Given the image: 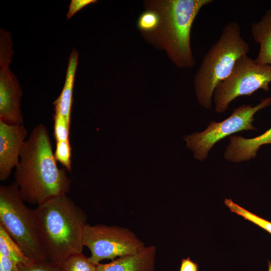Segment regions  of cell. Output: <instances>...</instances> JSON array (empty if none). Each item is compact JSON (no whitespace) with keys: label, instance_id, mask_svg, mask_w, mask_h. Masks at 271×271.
I'll use <instances>...</instances> for the list:
<instances>
[{"label":"cell","instance_id":"15","mask_svg":"<svg viewBox=\"0 0 271 271\" xmlns=\"http://www.w3.org/2000/svg\"><path fill=\"white\" fill-rule=\"evenodd\" d=\"M0 254L19 264H28L33 261L25 254L20 246L0 224Z\"/></svg>","mask_w":271,"mask_h":271},{"label":"cell","instance_id":"2","mask_svg":"<svg viewBox=\"0 0 271 271\" xmlns=\"http://www.w3.org/2000/svg\"><path fill=\"white\" fill-rule=\"evenodd\" d=\"M40 242L48 260L60 267L69 256L82 253L85 212L67 194L34 209Z\"/></svg>","mask_w":271,"mask_h":271},{"label":"cell","instance_id":"13","mask_svg":"<svg viewBox=\"0 0 271 271\" xmlns=\"http://www.w3.org/2000/svg\"><path fill=\"white\" fill-rule=\"evenodd\" d=\"M78 56L77 51L73 49L69 56L63 88L59 96L53 102L55 113L63 116L70 124L73 90Z\"/></svg>","mask_w":271,"mask_h":271},{"label":"cell","instance_id":"24","mask_svg":"<svg viewBox=\"0 0 271 271\" xmlns=\"http://www.w3.org/2000/svg\"><path fill=\"white\" fill-rule=\"evenodd\" d=\"M180 271H198L197 264L189 257L182 260Z\"/></svg>","mask_w":271,"mask_h":271},{"label":"cell","instance_id":"21","mask_svg":"<svg viewBox=\"0 0 271 271\" xmlns=\"http://www.w3.org/2000/svg\"><path fill=\"white\" fill-rule=\"evenodd\" d=\"M19 271H62L61 267L49 262L32 261L28 264H19Z\"/></svg>","mask_w":271,"mask_h":271},{"label":"cell","instance_id":"14","mask_svg":"<svg viewBox=\"0 0 271 271\" xmlns=\"http://www.w3.org/2000/svg\"><path fill=\"white\" fill-rule=\"evenodd\" d=\"M252 36L259 45L255 60L260 64L271 65V9L267 10L257 22L250 26Z\"/></svg>","mask_w":271,"mask_h":271},{"label":"cell","instance_id":"10","mask_svg":"<svg viewBox=\"0 0 271 271\" xmlns=\"http://www.w3.org/2000/svg\"><path fill=\"white\" fill-rule=\"evenodd\" d=\"M28 134L23 124L10 125L0 121V180L10 177L19 162V158Z\"/></svg>","mask_w":271,"mask_h":271},{"label":"cell","instance_id":"17","mask_svg":"<svg viewBox=\"0 0 271 271\" xmlns=\"http://www.w3.org/2000/svg\"><path fill=\"white\" fill-rule=\"evenodd\" d=\"M224 203L230 211L259 226L271 234V222L251 213L230 199H226Z\"/></svg>","mask_w":271,"mask_h":271},{"label":"cell","instance_id":"18","mask_svg":"<svg viewBox=\"0 0 271 271\" xmlns=\"http://www.w3.org/2000/svg\"><path fill=\"white\" fill-rule=\"evenodd\" d=\"M161 22V17L159 12L152 9L147 10L139 17L137 26L145 32H151L158 30Z\"/></svg>","mask_w":271,"mask_h":271},{"label":"cell","instance_id":"4","mask_svg":"<svg viewBox=\"0 0 271 271\" xmlns=\"http://www.w3.org/2000/svg\"><path fill=\"white\" fill-rule=\"evenodd\" d=\"M213 0H167L156 1V9L161 17L163 45L170 58L180 68L195 64L190 47V32L193 22L201 9Z\"/></svg>","mask_w":271,"mask_h":271},{"label":"cell","instance_id":"6","mask_svg":"<svg viewBox=\"0 0 271 271\" xmlns=\"http://www.w3.org/2000/svg\"><path fill=\"white\" fill-rule=\"evenodd\" d=\"M271 65L260 64L247 55L240 58L230 75L216 87L213 92L215 111L223 113L229 103L241 96L259 89L269 90Z\"/></svg>","mask_w":271,"mask_h":271},{"label":"cell","instance_id":"22","mask_svg":"<svg viewBox=\"0 0 271 271\" xmlns=\"http://www.w3.org/2000/svg\"><path fill=\"white\" fill-rule=\"evenodd\" d=\"M96 2L95 0H71L66 15L67 19L71 18L75 13L84 7Z\"/></svg>","mask_w":271,"mask_h":271},{"label":"cell","instance_id":"9","mask_svg":"<svg viewBox=\"0 0 271 271\" xmlns=\"http://www.w3.org/2000/svg\"><path fill=\"white\" fill-rule=\"evenodd\" d=\"M13 55L11 34L0 29V121L10 125L23 123L20 109L22 91L10 68Z\"/></svg>","mask_w":271,"mask_h":271},{"label":"cell","instance_id":"12","mask_svg":"<svg viewBox=\"0 0 271 271\" xmlns=\"http://www.w3.org/2000/svg\"><path fill=\"white\" fill-rule=\"evenodd\" d=\"M269 144H271V127L263 133L252 139L232 136L224 157L232 162L249 160L256 157L261 146Z\"/></svg>","mask_w":271,"mask_h":271},{"label":"cell","instance_id":"20","mask_svg":"<svg viewBox=\"0 0 271 271\" xmlns=\"http://www.w3.org/2000/svg\"><path fill=\"white\" fill-rule=\"evenodd\" d=\"M54 137L56 141H69L70 123L57 113H54Z\"/></svg>","mask_w":271,"mask_h":271},{"label":"cell","instance_id":"3","mask_svg":"<svg viewBox=\"0 0 271 271\" xmlns=\"http://www.w3.org/2000/svg\"><path fill=\"white\" fill-rule=\"evenodd\" d=\"M250 47L235 21L227 23L217 41L204 56L194 77V87L199 103L210 108L215 88L231 73L237 61L247 55Z\"/></svg>","mask_w":271,"mask_h":271},{"label":"cell","instance_id":"5","mask_svg":"<svg viewBox=\"0 0 271 271\" xmlns=\"http://www.w3.org/2000/svg\"><path fill=\"white\" fill-rule=\"evenodd\" d=\"M15 182L0 186V224L33 261L49 262L39 237L34 209L28 207Z\"/></svg>","mask_w":271,"mask_h":271},{"label":"cell","instance_id":"11","mask_svg":"<svg viewBox=\"0 0 271 271\" xmlns=\"http://www.w3.org/2000/svg\"><path fill=\"white\" fill-rule=\"evenodd\" d=\"M156 248L146 247L135 254L121 256L110 262L96 265V271H154Z\"/></svg>","mask_w":271,"mask_h":271},{"label":"cell","instance_id":"1","mask_svg":"<svg viewBox=\"0 0 271 271\" xmlns=\"http://www.w3.org/2000/svg\"><path fill=\"white\" fill-rule=\"evenodd\" d=\"M56 161L47 128L40 123L25 141L15 172L24 202L38 206L69 192L71 180Z\"/></svg>","mask_w":271,"mask_h":271},{"label":"cell","instance_id":"7","mask_svg":"<svg viewBox=\"0 0 271 271\" xmlns=\"http://www.w3.org/2000/svg\"><path fill=\"white\" fill-rule=\"evenodd\" d=\"M83 243L90 251L89 259L96 265L104 259L113 260L117 257L137 254L146 247L128 229L103 224H86Z\"/></svg>","mask_w":271,"mask_h":271},{"label":"cell","instance_id":"19","mask_svg":"<svg viewBox=\"0 0 271 271\" xmlns=\"http://www.w3.org/2000/svg\"><path fill=\"white\" fill-rule=\"evenodd\" d=\"M56 161L60 163L69 172H71V149L69 141L56 142L54 153Z\"/></svg>","mask_w":271,"mask_h":271},{"label":"cell","instance_id":"16","mask_svg":"<svg viewBox=\"0 0 271 271\" xmlns=\"http://www.w3.org/2000/svg\"><path fill=\"white\" fill-rule=\"evenodd\" d=\"M60 267L62 271H96V265L81 253L68 257Z\"/></svg>","mask_w":271,"mask_h":271},{"label":"cell","instance_id":"25","mask_svg":"<svg viewBox=\"0 0 271 271\" xmlns=\"http://www.w3.org/2000/svg\"><path fill=\"white\" fill-rule=\"evenodd\" d=\"M268 271H271V262L268 261Z\"/></svg>","mask_w":271,"mask_h":271},{"label":"cell","instance_id":"23","mask_svg":"<svg viewBox=\"0 0 271 271\" xmlns=\"http://www.w3.org/2000/svg\"><path fill=\"white\" fill-rule=\"evenodd\" d=\"M0 271H19L18 264L0 254Z\"/></svg>","mask_w":271,"mask_h":271},{"label":"cell","instance_id":"8","mask_svg":"<svg viewBox=\"0 0 271 271\" xmlns=\"http://www.w3.org/2000/svg\"><path fill=\"white\" fill-rule=\"evenodd\" d=\"M271 105V96L262 99L256 105H242L235 108L231 115L220 122L211 121L201 132L185 136L186 146L193 151L194 157L202 161L206 159L213 146L225 137L243 130H256L252 125L254 114Z\"/></svg>","mask_w":271,"mask_h":271}]
</instances>
